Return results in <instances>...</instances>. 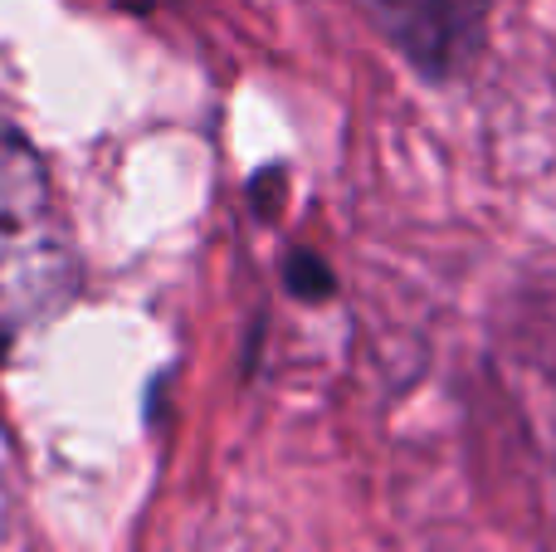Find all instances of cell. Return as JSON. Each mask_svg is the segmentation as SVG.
<instances>
[{
    "instance_id": "6da1fadb",
    "label": "cell",
    "mask_w": 556,
    "mask_h": 552,
    "mask_svg": "<svg viewBox=\"0 0 556 552\" xmlns=\"http://www.w3.org/2000/svg\"><path fill=\"white\" fill-rule=\"evenodd\" d=\"M78 293V250L49 162L0 123V338L49 328Z\"/></svg>"
},
{
    "instance_id": "7a4b0ae2",
    "label": "cell",
    "mask_w": 556,
    "mask_h": 552,
    "mask_svg": "<svg viewBox=\"0 0 556 552\" xmlns=\"http://www.w3.org/2000/svg\"><path fill=\"white\" fill-rule=\"evenodd\" d=\"M386 45L425 78L454 84L489 45L493 0H362Z\"/></svg>"
},
{
    "instance_id": "3957f363",
    "label": "cell",
    "mask_w": 556,
    "mask_h": 552,
    "mask_svg": "<svg viewBox=\"0 0 556 552\" xmlns=\"http://www.w3.org/2000/svg\"><path fill=\"white\" fill-rule=\"evenodd\" d=\"M283 289L293 293L298 303H327L337 293V274L317 250L298 244V250L283 254Z\"/></svg>"
},
{
    "instance_id": "277c9868",
    "label": "cell",
    "mask_w": 556,
    "mask_h": 552,
    "mask_svg": "<svg viewBox=\"0 0 556 552\" xmlns=\"http://www.w3.org/2000/svg\"><path fill=\"white\" fill-rule=\"evenodd\" d=\"M123 5H132V10H152V5H172V0H123Z\"/></svg>"
}]
</instances>
